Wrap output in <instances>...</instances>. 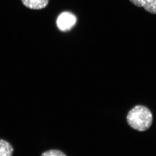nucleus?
<instances>
[{"instance_id":"obj_2","label":"nucleus","mask_w":156,"mask_h":156,"mask_svg":"<svg viewBox=\"0 0 156 156\" xmlns=\"http://www.w3.org/2000/svg\"><path fill=\"white\" fill-rule=\"evenodd\" d=\"M76 18L70 12H63L58 18L57 24L58 28L63 32L68 31L75 25Z\"/></svg>"},{"instance_id":"obj_5","label":"nucleus","mask_w":156,"mask_h":156,"mask_svg":"<svg viewBox=\"0 0 156 156\" xmlns=\"http://www.w3.org/2000/svg\"><path fill=\"white\" fill-rule=\"evenodd\" d=\"M14 149L7 141L0 139V156H12Z\"/></svg>"},{"instance_id":"obj_3","label":"nucleus","mask_w":156,"mask_h":156,"mask_svg":"<svg viewBox=\"0 0 156 156\" xmlns=\"http://www.w3.org/2000/svg\"><path fill=\"white\" fill-rule=\"evenodd\" d=\"M132 4L138 7H143L149 13L156 14V0H129Z\"/></svg>"},{"instance_id":"obj_1","label":"nucleus","mask_w":156,"mask_h":156,"mask_svg":"<svg viewBox=\"0 0 156 156\" xmlns=\"http://www.w3.org/2000/svg\"><path fill=\"white\" fill-rule=\"evenodd\" d=\"M153 115L146 106H136L130 110L127 116V121L130 126L139 131L149 129L153 123Z\"/></svg>"},{"instance_id":"obj_6","label":"nucleus","mask_w":156,"mask_h":156,"mask_svg":"<svg viewBox=\"0 0 156 156\" xmlns=\"http://www.w3.org/2000/svg\"><path fill=\"white\" fill-rule=\"evenodd\" d=\"M41 156H67L63 152L58 150H50L44 152Z\"/></svg>"},{"instance_id":"obj_4","label":"nucleus","mask_w":156,"mask_h":156,"mask_svg":"<svg viewBox=\"0 0 156 156\" xmlns=\"http://www.w3.org/2000/svg\"><path fill=\"white\" fill-rule=\"evenodd\" d=\"M24 6L30 9L40 10L46 8L49 0H21Z\"/></svg>"}]
</instances>
